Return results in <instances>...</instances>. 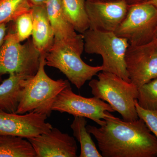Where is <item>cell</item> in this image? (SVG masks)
Here are the masks:
<instances>
[{"label": "cell", "instance_id": "obj_18", "mask_svg": "<svg viewBox=\"0 0 157 157\" xmlns=\"http://www.w3.org/2000/svg\"><path fill=\"white\" fill-rule=\"evenodd\" d=\"M87 121L82 117H74L70 128L73 135L80 144V157H103L98 151L90 134L86 129Z\"/></svg>", "mask_w": 157, "mask_h": 157}, {"label": "cell", "instance_id": "obj_9", "mask_svg": "<svg viewBox=\"0 0 157 157\" xmlns=\"http://www.w3.org/2000/svg\"><path fill=\"white\" fill-rule=\"evenodd\" d=\"M131 82L139 88L157 77V42L129 45L125 57Z\"/></svg>", "mask_w": 157, "mask_h": 157}, {"label": "cell", "instance_id": "obj_6", "mask_svg": "<svg viewBox=\"0 0 157 157\" xmlns=\"http://www.w3.org/2000/svg\"><path fill=\"white\" fill-rule=\"evenodd\" d=\"M81 55L63 43L54 41L45 53L46 65L57 69L78 89H80L86 81L91 80L102 71L101 66L94 67L85 63Z\"/></svg>", "mask_w": 157, "mask_h": 157}, {"label": "cell", "instance_id": "obj_11", "mask_svg": "<svg viewBox=\"0 0 157 157\" xmlns=\"http://www.w3.org/2000/svg\"><path fill=\"white\" fill-rule=\"evenodd\" d=\"M85 6L90 29L113 33L125 17L129 7L124 0L86 1Z\"/></svg>", "mask_w": 157, "mask_h": 157}, {"label": "cell", "instance_id": "obj_16", "mask_svg": "<svg viewBox=\"0 0 157 157\" xmlns=\"http://www.w3.org/2000/svg\"><path fill=\"white\" fill-rule=\"evenodd\" d=\"M66 19L77 33L82 34L89 29L86 0H61Z\"/></svg>", "mask_w": 157, "mask_h": 157}, {"label": "cell", "instance_id": "obj_23", "mask_svg": "<svg viewBox=\"0 0 157 157\" xmlns=\"http://www.w3.org/2000/svg\"><path fill=\"white\" fill-rule=\"evenodd\" d=\"M8 27L7 24L3 23L0 25V46L2 44L6 34L7 33Z\"/></svg>", "mask_w": 157, "mask_h": 157}, {"label": "cell", "instance_id": "obj_17", "mask_svg": "<svg viewBox=\"0 0 157 157\" xmlns=\"http://www.w3.org/2000/svg\"><path fill=\"white\" fill-rule=\"evenodd\" d=\"M0 157H36L28 140L18 136L0 135Z\"/></svg>", "mask_w": 157, "mask_h": 157}, {"label": "cell", "instance_id": "obj_10", "mask_svg": "<svg viewBox=\"0 0 157 157\" xmlns=\"http://www.w3.org/2000/svg\"><path fill=\"white\" fill-rule=\"evenodd\" d=\"M45 114L35 112L20 114L0 111V135L26 138L49 132L52 125L46 122Z\"/></svg>", "mask_w": 157, "mask_h": 157}, {"label": "cell", "instance_id": "obj_2", "mask_svg": "<svg viewBox=\"0 0 157 157\" xmlns=\"http://www.w3.org/2000/svg\"><path fill=\"white\" fill-rule=\"evenodd\" d=\"M45 54H41L39 69L36 74L21 80L19 102L15 113L23 114L35 112L49 117L56 97L70 84L68 80H54L48 76L45 69Z\"/></svg>", "mask_w": 157, "mask_h": 157}, {"label": "cell", "instance_id": "obj_20", "mask_svg": "<svg viewBox=\"0 0 157 157\" xmlns=\"http://www.w3.org/2000/svg\"><path fill=\"white\" fill-rule=\"evenodd\" d=\"M137 103L147 110L157 111V77L138 88Z\"/></svg>", "mask_w": 157, "mask_h": 157}, {"label": "cell", "instance_id": "obj_14", "mask_svg": "<svg viewBox=\"0 0 157 157\" xmlns=\"http://www.w3.org/2000/svg\"><path fill=\"white\" fill-rule=\"evenodd\" d=\"M33 18L32 41L40 54L46 53L54 41V34L45 5L33 6L31 9Z\"/></svg>", "mask_w": 157, "mask_h": 157}, {"label": "cell", "instance_id": "obj_28", "mask_svg": "<svg viewBox=\"0 0 157 157\" xmlns=\"http://www.w3.org/2000/svg\"><path fill=\"white\" fill-rule=\"evenodd\" d=\"M154 41H156L157 42V30L156 31V33L155 36Z\"/></svg>", "mask_w": 157, "mask_h": 157}, {"label": "cell", "instance_id": "obj_1", "mask_svg": "<svg viewBox=\"0 0 157 157\" xmlns=\"http://www.w3.org/2000/svg\"><path fill=\"white\" fill-rule=\"evenodd\" d=\"M104 124L86 129L104 157H157V139L141 119L128 121L110 114Z\"/></svg>", "mask_w": 157, "mask_h": 157}, {"label": "cell", "instance_id": "obj_13", "mask_svg": "<svg viewBox=\"0 0 157 157\" xmlns=\"http://www.w3.org/2000/svg\"><path fill=\"white\" fill-rule=\"evenodd\" d=\"M45 5L54 34V41L63 43L82 54L84 51L83 36L77 33L66 19L61 0H48Z\"/></svg>", "mask_w": 157, "mask_h": 157}, {"label": "cell", "instance_id": "obj_19", "mask_svg": "<svg viewBox=\"0 0 157 157\" xmlns=\"http://www.w3.org/2000/svg\"><path fill=\"white\" fill-rule=\"evenodd\" d=\"M32 8L29 0H0V25L14 21Z\"/></svg>", "mask_w": 157, "mask_h": 157}, {"label": "cell", "instance_id": "obj_26", "mask_svg": "<svg viewBox=\"0 0 157 157\" xmlns=\"http://www.w3.org/2000/svg\"><path fill=\"white\" fill-rule=\"evenodd\" d=\"M86 1L90 2H109L118 1V0H86Z\"/></svg>", "mask_w": 157, "mask_h": 157}, {"label": "cell", "instance_id": "obj_15", "mask_svg": "<svg viewBox=\"0 0 157 157\" xmlns=\"http://www.w3.org/2000/svg\"><path fill=\"white\" fill-rule=\"evenodd\" d=\"M29 77L11 74L0 84V111L15 113L19 102L21 82Z\"/></svg>", "mask_w": 157, "mask_h": 157}, {"label": "cell", "instance_id": "obj_8", "mask_svg": "<svg viewBox=\"0 0 157 157\" xmlns=\"http://www.w3.org/2000/svg\"><path fill=\"white\" fill-rule=\"evenodd\" d=\"M52 111L90 119L101 126L105 118L115 112L108 103L94 97L86 98L73 92L70 84L59 94L52 108Z\"/></svg>", "mask_w": 157, "mask_h": 157}, {"label": "cell", "instance_id": "obj_7", "mask_svg": "<svg viewBox=\"0 0 157 157\" xmlns=\"http://www.w3.org/2000/svg\"><path fill=\"white\" fill-rule=\"evenodd\" d=\"M157 30V8L150 2L129 6L115 33L130 45H140L154 40Z\"/></svg>", "mask_w": 157, "mask_h": 157}, {"label": "cell", "instance_id": "obj_4", "mask_svg": "<svg viewBox=\"0 0 157 157\" xmlns=\"http://www.w3.org/2000/svg\"><path fill=\"white\" fill-rule=\"evenodd\" d=\"M82 35L85 52L102 57V71L113 73L131 82L125 62L126 53L130 45L126 39L118 36L113 32L90 29Z\"/></svg>", "mask_w": 157, "mask_h": 157}, {"label": "cell", "instance_id": "obj_3", "mask_svg": "<svg viewBox=\"0 0 157 157\" xmlns=\"http://www.w3.org/2000/svg\"><path fill=\"white\" fill-rule=\"evenodd\" d=\"M97 76L98 79L89 83L94 97L107 102L124 120L138 119L136 108L138 88L113 73L101 71Z\"/></svg>", "mask_w": 157, "mask_h": 157}, {"label": "cell", "instance_id": "obj_5", "mask_svg": "<svg viewBox=\"0 0 157 157\" xmlns=\"http://www.w3.org/2000/svg\"><path fill=\"white\" fill-rule=\"evenodd\" d=\"M14 31H9L0 46V82L5 74L29 77L39 69L41 54L32 39L21 43Z\"/></svg>", "mask_w": 157, "mask_h": 157}, {"label": "cell", "instance_id": "obj_12", "mask_svg": "<svg viewBox=\"0 0 157 157\" xmlns=\"http://www.w3.org/2000/svg\"><path fill=\"white\" fill-rule=\"evenodd\" d=\"M36 157H76L77 144L74 137L52 128L49 132L28 138Z\"/></svg>", "mask_w": 157, "mask_h": 157}, {"label": "cell", "instance_id": "obj_24", "mask_svg": "<svg viewBox=\"0 0 157 157\" xmlns=\"http://www.w3.org/2000/svg\"><path fill=\"white\" fill-rule=\"evenodd\" d=\"M129 6H134L138 4L149 2L151 0H124Z\"/></svg>", "mask_w": 157, "mask_h": 157}, {"label": "cell", "instance_id": "obj_27", "mask_svg": "<svg viewBox=\"0 0 157 157\" xmlns=\"http://www.w3.org/2000/svg\"><path fill=\"white\" fill-rule=\"evenodd\" d=\"M149 2L151 3L157 8V0H151Z\"/></svg>", "mask_w": 157, "mask_h": 157}, {"label": "cell", "instance_id": "obj_25", "mask_svg": "<svg viewBox=\"0 0 157 157\" xmlns=\"http://www.w3.org/2000/svg\"><path fill=\"white\" fill-rule=\"evenodd\" d=\"M32 7L39 5H44L48 0H29Z\"/></svg>", "mask_w": 157, "mask_h": 157}, {"label": "cell", "instance_id": "obj_21", "mask_svg": "<svg viewBox=\"0 0 157 157\" xmlns=\"http://www.w3.org/2000/svg\"><path fill=\"white\" fill-rule=\"evenodd\" d=\"M13 22L14 30L20 42L28 39L32 36L33 30V18L31 10L20 15Z\"/></svg>", "mask_w": 157, "mask_h": 157}, {"label": "cell", "instance_id": "obj_22", "mask_svg": "<svg viewBox=\"0 0 157 157\" xmlns=\"http://www.w3.org/2000/svg\"><path fill=\"white\" fill-rule=\"evenodd\" d=\"M136 108L138 117L144 122L157 139V111L147 110L141 108L137 104V101Z\"/></svg>", "mask_w": 157, "mask_h": 157}]
</instances>
